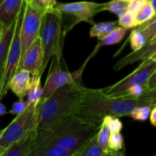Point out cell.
Wrapping results in <instances>:
<instances>
[{
    "label": "cell",
    "mask_w": 156,
    "mask_h": 156,
    "mask_svg": "<svg viewBox=\"0 0 156 156\" xmlns=\"http://www.w3.org/2000/svg\"><path fill=\"white\" fill-rule=\"evenodd\" d=\"M140 106L154 107L155 103L132 98H108L101 89L85 87V93L75 115L83 121L100 127L105 116L126 117L129 116L134 108Z\"/></svg>",
    "instance_id": "1"
},
{
    "label": "cell",
    "mask_w": 156,
    "mask_h": 156,
    "mask_svg": "<svg viewBox=\"0 0 156 156\" xmlns=\"http://www.w3.org/2000/svg\"><path fill=\"white\" fill-rule=\"evenodd\" d=\"M2 134V129H0V137H1Z\"/></svg>",
    "instance_id": "42"
},
{
    "label": "cell",
    "mask_w": 156,
    "mask_h": 156,
    "mask_svg": "<svg viewBox=\"0 0 156 156\" xmlns=\"http://www.w3.org/2000/svg\"><path fill=\"white\" fill-rule=\"evenodd\" d=\"M102 5L103 3L88 1L70 3H59L56 2L54 7L62 14L73 15L75 18V25L81 21L93 24V17L102 12Z\"/></svg>",
    "instance_id": "10"
},
{
    "label": "cell",
    "mask_w": 156,
    "mask_h": 156,
    "mask_svg": "<svg viewBox=\"0 0 156 156\" xmlns=\"http://www.w3.org/2000/svg\"><path fill=\"white\" fill-rule=\"evenodd\" d=\"M155 105H156V103H155Z\"/></svg>",
    "instance_id": "47"
},
{
    "label": "cell",
    "mask_w": 156,
    "mask_h": 156,
    "mask_svg": "<svg viewBox=\"0 0 156 156\" xmlns=\"http://www.w3.org/2000/svg\"><path fill=\"white\" fill-rule=\"evenodd\" d=\"M31 80V74L27 70L21 69L17 72L9 83V88L19 99H24L27 95Z\"/></svg>",
    "instance_id": "15"
},
{
    "label": "cell",
    "mask_w": 156,
    "mask_h": 156,
    "mask_svg": "<svg viewBox=\"0 0 156 156\" xmlns=\"http://www.w3.org/2000/svg\"><path fill=\"white\" fill-rule=\"evenodd\" d=\"M128 5L129 2L123 1V0H111L108 2L103 3L102 12L108 11L119 17L127 12Z\"/></svg>",
    "instance_id": "23"
},
{
    "label": "cell",
    "mask_w": 156,
    "mask_h": 156,
    "mask_svg": "<svg viewBox=\"0 0 156 156\" xmlns=\"http://www.w3.org/2000/svg\"><path fill=\"white\" fill-rule=\"evenodd\" d=\"M127 30L128 29L124 28V27H122L120 26L119 27L116 28L115 30H113L109 34L107 35L105 37H104L103 39L99 41L98 44L96 45L94 51H93V53H91V55L90 56L92 58L95 55V53H97L99 49L101 47H103V46L113 45V44H117L118 43H120L124 38L125 35H126V32H127Z\"/></svg>",
    "instance_id": "19"
},
{
    "label": "cell",
    "mask_w": 156,
    "mask_h": 156,
    "mask_svg": "<svg viewBox=\"0 0 156 156\" xmlns=\"http://www.w3.org/2000/svg\"><path fill=\"white\" fill-rule=\"evenodd\" d=\"M5 114H7L5 106L4 105H2V103H0V117L4 116Z\"/></svg>",
    "instance_id": "37"
},
{
    "label": "cell",
    "mask_w": 156,
    "mask_h": 156,
    "mask_svg": "<svg viewBox=\"0 0 156 156\" xmlns=\"http://www.w3.org/2000/svg\"><path fill=\"white\" fill-rule=\"evenodd\" d=\"M30 2L33 3V4L36 5L38 6V2H39V0H30Z\"/></svg>",
    "instance_id": "41"
},
{
    "label": "cell",
    "mask_w": 156,
    "mask_h": 156,
    "mask_svg": "<svg viewBox=\"0 0 156 156\" xmlns=\"http://www.w3.org/2000/svg\"><path fill=\"white\" fill-rule=\"evenodd\" d=\"M110 134H111V131H110L108 125L105 123H104V122H102V123L100 126V128L98 129V140L99 145H100L102 150L107 154L108 156H117L114 152L110 150L109 148H108V143Z\"/></svg>",
    "instance_id": "24"
},
{
    "label": "cell",
    "mask_w": 156,
    "mask_h": 156,
    "mask_svg": "<svg viewBox=\"0 0 156 156\" xmlns=\"http://www.w3.org/2000/svg\"><path fill=\"white\" fill-rule=\"evenodd\" d=\"M149 59H152V60H156V52H155V53L149 57Z\"/></svg>",
    "instance_id": "40"
},
{
    "label": "cell",
    "mask_w": 156,
    "mask_h": 156,
    "mask_svg": "<svg viewBox=\"0 0 156 156\" xmlns=\"http://www.w3.org/2000/svg\"><path fill=\"white\" fill-rule=\"evenodd\" d=\"M17 18L9 26L4 27L2 35L0 39V77L1 78L2 76L8 53H9V48H10L12 38L14 36V32H15L17 23Z\"/></svg>",
    "instance_id": "17"
},
{
    "label": "cell",
    "mask_w": 156,
    "mask_h": 156,
    "mask_svg": "<svg viewBox=\"0 0 156 156\" xmlns=\"http://www.w3.org/2000/svg\"><path fill=\"white\" fill-rule=\"evenodd\" d=\"M123 1H126V2H130V1H132V0H123Z\"/></svg>",
    "instance_id": "43"
},
{
    "label": "cell",
    "mask_w": 156,
    "mask_h": 156,
    "mask_svg": "<svg viewBox=\"0 0 156 156\" xmlns=\"http://www.w3.org/2000/svg\"><path fill=\"white\" fill-rule=\"evenodd\" d=\"M28 156H74V152L49 140L37 128L36 142Z\"/></svg>",
    "instance_id": "11"
},
{
    "label": "cell",
    "mask_w": 156,
    "mask_h": 156,
    "mask_svg": "<svg viewBox=\"0 0 156 156\" xmlns=\"http://www.w3.org/2000/svg\"><path fill=\"white\" fill-rule=\"evenodd\" d=\"M148 1H149V2H150V1H151V0H148Z\"/></svg>",
    "instance_id": "45"
},
{
    "label": "cell",
    "mask_w": 156,
    "mask_h": 156,
    "mask_svg": "<svg viewBox=\"0 0 156 156\" xmlns=\"http://www.w3.org/2000/svg\"><path fill=\"white\" fill-rule=\"evenodd\" d=\"M138 98L142 99V100L149 101L154 102L156 103V88H152V89H149L146 91L144 94H142L140 98Z\"/></svg>",
    "instance_id": "34"
},
{
    "label": "cell",
    "mask_w": 156,
    "mask_h": 156,
    "mask_svg": "<svg viewBox=\"0 0 156 156\" xmlns=\"http://www.w3.org/2000/svg\"><path fill=\"white\" fill-rule=\"evenodd\" d=\"M24 0H0V22L9 26L19 14Z\"/></svg>",
    "instance_id": "16"
},
{
    "label": "cell",
    "mask_w": 156,
    "mask_h": 156,
    "mask_svg": "<svg viewBox=\"0 0 156 156\" xmlns=\"http://www.w3.org/2000/svg\"><path fill=\"white\" fill-rule=\"evenodd\" d=\"M129 40L133 51L140 50V48H142L147 43V39H146V35L143 34L142 30H138L137 28L134 29L131 32Z\"/></svg>",
    "instance_id": "25"
},
{
    "label": "cell",
    "mask_w": 156,
    "mask_h": 156,
    "mask_svg": "<svg viewBox=\"0 0 156 156\" xmlns=\"http://www.w3.org/2000/svg\"><path fill=\"white\" fill-rule=\"evenodd\" d=\"M150 2H151V4H152V7H153L154 10H155V12L156 14V0H151Z\"/></svg>",
    "instance_id": "38"
},
{
    "label": "cell",
    "mask_w": 156,
    "mask_h": 156,
    "mask_svg": "<svg viewBox=\"0 0 156 156\" xmlns=\"http://www.w3.org/2000/svg\"><path fill=\"white\" fill-rule=\"evenodd\" d=\"M26 108H27V102L24 101V99H19V101L15 102L12 105V108L9 111V113L11 114L18 115L23 112Z\"/></svg>",
    "instance_id": "32"
},
{
    "label": "cell",
    "mask_w": 156,
    "mask_h": 156,
    "mask_svg": "<svg viewBox=\"0 0 156 156\" xmlns=\"http://www.w3.org/2000/svg\"><path fill=\"white\" fill-rule=\"evenodd\" d=\"M3 30H4V25H3V24L0 22V39H1L2 35Z\"/></svg>",
    "instance_id": "39"
},
{
    "label": "cell",
    "mask_w": 156,
    "mask_h": 156,
    "mask_svg": "<svg viewBox=\"0 0 156 156\" xmlns=\"http://www.w3.org/2000/svg\"><path fill=\"white\" fill-rule=\"evenodd\" d=\"M0 80H1V77H0Z\"/></svg>",
    "instance_id": "46"
},
{
    "label": "cell",
    "mask_w": 156,
    "mask_h": 156,
    "mask_svg": "<svg viewBox=\"0 0 156 156\" xmlns=\"http://www.w3.org/2000/svg\"><path fill=\"white\" fill-rule=\"evenodd\" d=\"M91 58V56H89L86 59V61L84 62L83 65L79 69L76 70L73 73L63 71V70L58 68L57 66L54 67L53 70L51 69L48 75V77L46 80L45 84H44V86L43 87V93L39 104L44 101L47 98L50 97L56 89H58L60 87L63 86L66 84L71 83V82H81L84 69L85 68V66Z\"/></svg>",
    "instance_id": "9"
},
{
    "label": "cell",
    "mask_w": 156,
    "mask_h": 156,
    "mask_svg": "<svg viewBox=\"0 0 156 156\" xmlns=\"http://www.w3.org/2000/svg\"><path fill=\"white\" fill-rule=\"evenodd\" d=\"M155 71L156 60H152L149 58L143 59L140 66L131 74L120 82L101 90L108 98L121 97L122 94L132 85L147 83L149 78Z\"/></svg>",
    "instance_id": "7"
},
{
    "label": "cell",
    "mask_w": 156,
    "mask_h": 156,
    "mask_svg": "<svg viewBox=\"0 0 156 156\" xmlns=\"http://www.w3.org/2000/svg\"><path fill=\"white\" fill-rule=\"evenodd\" d=\"M117 22L120 27L126 29L135 28L138 26V24L136 21L135 15L129 12H126L123 15L119 16Z\"/></svg>",
    "instance_id": "29"
},
{
    "label": "cell",
    "mask_w": 156,
    "mask_h": 156,
    "mask_svg": "<svg viewBox=\"0 0 156 156\" xmlns=\"http://www.w3.org/2000/svg\"><path fill=\"white\" fill-rule=\"evenodd\" d=\"M42 75L39 73L31 75V80L27 93V105H38L43 93V88L41 87V79Z\"/></svg>",
    "instance_id": "18"
},
{
    "label": "cell",
    "mask_w": 156,
    "mask_h": 156,
    "mask_svg": "<svg viewBox=\"0 0 156 156\" xmlns=\"http://www.w3.org/2000/svg\"><path fill=\"white\" fill-rule=\"evenodd\" d=\"M149 117H150V122L153 126H156V105L152 108V111H151L150 115H149Z\"/></svg>",
    "instance_id": "36"
},
{
    "label": "cell",
    "mask_w": 156,
    "mask_h": 156,
    "mask_svg": "<svg viewBox=\"0 0 156 156\" xmlns=\"http://www.w3.org/2000/svg\"><path fill=\"white\" fill-rule=\"evenodd\" d=\"M148 2H149L148 0H132V1L129 2L127 12L136 15L138 11Z\"/></svg>",
    "instance_id": "31"
},
{
    "label": "cell",
    "mask_w": 156,
    "mask_h": 156,
    "mask_svg": "<svg viewBox=\"0 0 156 156\" xmlns=\"http://www.w3.org/2000/svg\"><path fill=\"white\" fill-rule=\"evenodd\" d=\"M0 103H1V102H0Z\"/></svg>",
    "instance_id": "48"
},
{
    "label": "cell",
    "mask_w": 156,
    "mask_h": 156,
    "mask_svg": "<svg viewBox=\"0 0 156 156\" xmlns=\"http://www.w3.org/2000/svg\"><path fill=\"white\" fill-rule=\"evenodd\" d=\"M85 90L81 82H71L56 89L44 101L38 104V129H48L59 120L75 115Z\"/></svg>",
    "instance_id": "2"
},
{
    "label": "cell",
    "mask_w": 156,
    "mask_h": 156,
    "mask_svg": "<svg viewBox=\"0 0 156 156\" xmlns=\"http://www.w3.org/2000/svg\"><path fill=\"white\" fill-rule=\"evenodd\" d=\"M75 156H108L102 150L98 140V133L76 153Z\"/></svg>",
    "instance_id": "20"
},
{
    "label": "cell",
    "mask_w": 156,
    "mask_h": 156,
    "mask_svg": "<svg viewBox=\"0 0 156 156\" xmlns=\"http://www.w3.org/2000/svg\"><path fill=\"white\" fill-rule=\"evenodd\" d=\"M153 107L152 106H140L136 107L131 111L129 117L133 120L139 121H146L150 115L151 111Z\"/></svg>",
    "instance_id": "28"
},
{
    "label": "cell",
    "mask_w": 156,
    "mask_h": 156,
    "mask_svg": "<svg viewBox=\"0 0 156 156\" xmlns=\"http://www.w3.org/2000/svg\"><path fill=\"white\" fill-rule=\"evenodd\" d=\"M62 13L55 7L44 12L39 31L43 50L41 75L45 70L50 59L56 55L59 50L62 35Z\"/></svg>",
    "instance_id": "4"
},
{
    "label": "cell",
    "mask_w": 156,
    "mask_h": 156,
    "mask_svg": "<svg viewBox=\"0 0 156 156\" xmlns=\"http://www.w3.org/2000/svg\"><path fill=\"white\" fill-rule=\"evenodd\" d=\"M104 123L108 125L111 133L120 132L123 128V123L119 120V117L115 116H105L103 119Z\"/></svg>",
    "instance_id": "30"
},
{
    "label": "cell",
    "mask_w": 156,
    "mask_h": 156,
    "mask_svg": "<svg viewBox=\"0 0 156 156\" xmlns=\"http://www.w3.org/2000/svg\"><path fill=\"white\" fill-rule=\"evenodd\" d=\"M155 52H156V41L146 43L140 50L133 51L132 53L126 55V56L117 61L115 65H114V70L117 72L123 69L126 66L129 65V64L134 63L137 61L148 59Z\"/></svg>",
    "instance_id": "14"
},
{
    "label": "cell",
    "mask_w": 156,
    "mask_h": 156,
    "mask_svg": "<svg viewBox=\"0 0 156 156\" xmlns=\"http://www.w3.org/2000/svg\"><path fill=\"white\" fill-rule=\"evenodd\" d=\"M119 27L120 25L117 21H109V22L93 24L92 27L90 30V36L91 37H97L98 41H101Z\"/></svg>",
    "instance_id": "21"
},
{
    "label": "cell",
    "mask_w": 156,
    "mask_h": 156,
    "mask_svg": "<svg viewBox=\"0 0 156 156\" xmlns=\"http://www.w3.org/2000/svg\"><path fill=\"white\" fill-rule=\"evenodd\" d=\"M155 15V12L153 7H152V4H151L150 2H148L146 3V4H145L135 15L136 21L137 24H138L139 25V24H142V23L145 22V21L150 19V18H152Z\"/></svg>",
    "instance_id": "26"
},
{
    "label": "cell",
    "mask_w": 156,
    "mask_h": 156,
    "mask_svg": "<svg viewBox=\"0 0 156 156\" xmlns=\"http://www.w3.org/2000/svg\"><path fill=\"white\" fill-rule=\"evenodd\" d=\"M98 126L83 121L76 115L59 120L46 129H39L45 137L74 152V156L99 129Z\"/></svg>",
    "instance_id": "3"
},
{
    "label": "cell",
    "mask_w": 156,
    "mask_h": 156,
    "mask_svg": "<svg viewBox=\"0 0 156 156\" xmlns=\"http://www.w3.org/2000/svg\"><path fill=\"white\" fill-rule=\"evenodd\" d=\"M45 12L46 10L30 2H26L25 11L20 30L21 44V60L33 41L39 36L40 27Z\"/></svg>",
    "instance_id": "8"
},
{
    "label": "cell",
    "mask_w": 156,
    "mask_h": 156,
    "mask_svg": "<svg viewBox=\"0 0 156 156\" xmlns=\"http://www.w3.org/2000/svg\"><path fill=\"white\" fill-rule=\"evenodd\" d=\"M142 31L146 35V39H147V43L149 42L156 34V21L150 24L146 27H145L144 29L142 30Z\"/></svg>",
    "instance_id": "33"
},
{
    "label": "cell",
    "mask_w": 156,
    "mask_h": 156,
    "mask_svg": "<svg viewBox=\"0 0 156 156\" xmlns=\"http://www.w3.org/2000/svg\"><path fill=\"white\" fill-rule=\"evenodd\" d=\"M26 2L27 1L24 0L21 10L17 18V23L15 32H14V36L12 38L10 48H9V53H8L2 76L0 80V101L8 93L11 79H12L14 75L18 72V66L21 60V44L20 30H21V23H22L24 11H25Z\"/></svg>",
    "instance_id": "6"
},
{
    "label": "cell",
    "mask_w": 156,
    "mask_h": 156,
    "mask_svg": "<svg viewBox=\"0 0 156 156\" xmlns=\"http://www.w3.org/2000/svg\"><path fill=\"white\" fill-rule=\"evenodd\" d=\"M149 90L147 83L144 84H136L129 87L124 93L121 95V97L132 98H138L143 94H144L146 91Z\"/></svg>",
    "instance_id": "27"
},
{
    "label": "cell",
    "mask_w": 156,
    "mask_h": 156,
    "mask_svg": "<svg viewBox=\"0 0 156 156\" xmlns=\"http://www.w3.org/2000/svg\"><path fill=\"white\" fill-rule=\"evenodd\" d=\"M37 136V127L27 133L25 136L9 146L2 156H28L34 147Z\"/></svg>",
    "instance_id": "13"
},
{
    "label": "cell",
    "mask_w": 156,
    "mask_h": 156,
    "mask_svg": "<svg viewBox=\"0 0 156 156\" xmlns=\"http://www.w3.org/2000/svg\"><path fill=\"white\" fill-rule=\"evenodd\" d=\"M43 61V50L41 47V38L38 36L31 45L29 47L25 54L18 66V71L21 69L27 70L31 75L39 73L41 74V69Z\"/></svg>",
    "instance_id": "12"
},
{
    "label": "cell",
    "mask_w": 156,
    "mask_h": 156,
    "mask_svg": "<svg viewBox=\"0 0 156 156\" xmlns=\"http://www.w3.org/2000/svg\"><path fill=\"white\" fill-rule=\"evenodd\" d=\"M37 105H27L25 110L16 115L9 126L2 129L0 137V156L13 143L37 127Z\"/></svg>",
    "instance_id": "5"
},
{
    "label": "cell",
    "mask_w": 156,
    "mask_h": 156,
    "mask_svg": "<svg viewBox=\"0 0 156 156\" xmlns=\"http://www.w3.org/2000/svg\"><path fill=\"white\" fill-rule=\"evenodd\" d=\"M147 85L149 90L156 88V71L152 74V76L149 78V79L147 82Z\"/></svg>",
    "instance_id": "35"
},
{
    "label": "cell",
    "mask_w": 156,
    "mask_h": 156,
    "mask_svg": "<svg viewBox=\"0 0 156 156\" xmlns=\"http://www.w3.org/2000/svg\"><path fill=\"white\" fill-rule=\"evenodd\" d=\"M108 148L111 151L116 154V155H123L124 153V140L120 132L111 133L108 143Z\"/></svg>",
    "instance_id": "22"
},
{
    "label": "cell",
    "mask_w": 156,
    "mask_h": 156,
    "mask_svg": "<svg viewBox=\"0 0 156 156\" xmlns=\"http://www.w3.org/2000/svg\"><path fill=\"white\" fill-rule=\"evenodd\" d=\"M25 1H27V2H30V0H25Z\"/></svg>",
    "instance_id": "44"
}]
</instances>
